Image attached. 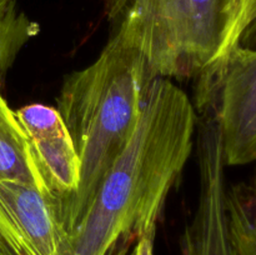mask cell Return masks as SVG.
Masks as SVG:
<instances>
[{
    "instance_id": "obj_1",
    "label": "cell",
    "mask_w": 256,
    "mask_h": 255,
    "mask_svg": "<svg viewBox=\"0 0 256 255\" xmlns=\"http://www.w3.org/2000/svg\"><path fill=\"white\" fill-rule=\"evenodd\" d=\"M196 112L168 78L150 82L132 139L69 232L65 255H109L122 238L156 234L168 194L194 145Z\"/></svg>"
},
{
    "instance_id": "obj_2",
    "label": "cell",
    "mask_w": 256,
    "mask_h": 255,
    "mask_svg": "<svg viewBox=\"0 0 256 255\" xmlns=\"http://www.w3.org/2000/svg\"><path fill=\"white\" fill-rule=\"evenodd\" d=\"M110 39L99 56L65 79L58 108L82 162L76 194L62 205L66 235L89 209L105 174L135 132L152 75L132 30L112 24Z\"/></svg>"
},
{
    "instance_id": "obj_3",
    "label": "cell",
    "mask_w": 256,
    "mask_h": 255,
    "mask_svg": "<svg viewBox=\"0 0 256 255\" xmlns=\"http://www.w3.org/2000/svg\"><path fill=\"white\" fill-rule=\"evenodd\" d=\"M248 0H172L182 78L199 80V108L212 102L219 78L242 45Z\"/></svg>"
},
{
    "instance_id": "obj_4",
    "label": "cell",
    "mask_w": 256,
    "mask_h": 255,
    "mask_svg": "<svg viewBox=\"0 0 256 255\" xmlns=\"http://www.w3.org/2000/svg\"><path fill=\"white\" fill-rule=\"evenodd\" d=\"M200 112L199 196L194 215L180 238V250L182 255H239L229 226L226 164L216 112L212 106Z\"/></svg>"
},
{
    "instance_id": "obj_5",
    "label": "cell",
    "mask_w": 256,
    "mask_h": 255,
    "mask_svg": "<svg viewBox=\"0 0 256 255\" xmlns=\"http://www.w3.org/2000/svg\"><path fill=\"white\" fill-rule=\"evenodd\" d=\"M66 240L56 198L0 178V250L10 255H65Z\"/></svg>"
},
{
    "instance_id": "obj_6",
    "label": "cell",
    "mask_w": 256,
    "mask_h": 255,
    "mask_svg": "<svg viewBox=\"0 0 256 255\" xmlns=\"http://www.w3.org/2000/svg\"><path fill=\"white\" fill-rule=\"evenodd\" d=\"M212 102L226 166L256 162V49L232 50Z\"/></svg>"
},
{
    "instance_id": "obj_7",
    "label": "cell",
    "mask_w": 256,
    "mask_h": 255,
    "mask_svg": "<svg viewBox=\"0 0 256 255\" xmlns=\"http://www.w3.org/2000/svg\"><path fill=\"white\" fill-rule=\"evenodd\" d=\"M29 136L50 192L59 200L60 210L80 185L82 162L74 142L56 108L29 104L15 110Z\"/></svg>"
},
{
    "instance_id": "obj_8",
    "label": "cell",
    "mask_w": 256,
    "mask_h": 255,
    "mask_svg": "<svg viewBox=\"0 0 256 255\" xmlns=\"http://www.w3.org/2000/svg\"><path fill=\"white\" fill-rule=\"evenodd\" d=\"M0 178L52 195L42 175L29 136L0 92ZM54 196V195H52Z\"/></svg>"
},
{
    "instance_id": "obj_9",
    "label": "cell",
    "mask_w": 256,
    "mask_h": 255,
    "mask_svg": "<svg viewBox=\"0 0 256 255\" xmlns=\"http://www.w3.org/2000/svg\"><path fill=\"white\" fill-rule=\"evenodd\" d=\"M39 32V24L20 9L18 0H0V92L18 55Z\"/></svg>"
},
{
    "instance_id": "obj_10",
    "label": "cell",
    "mask_w": 256,
    "mask_h": 255,
    "mask_svg": "<svg viewBox=\"0 0 256 255\" xmlns=\"http://www.w3.org/2000/svg\"><path fill=\"white\" fill-rule=\"evenodd\" d=\"M228 216L239 255H256V170L249 185L228 188Z\"/></svg>"
},
{
    "instance_id": "obj_11",
    "label": "cell",
    "mask_w": 256,
    "mask_h": 255,
    "mask_svg": "<svg viewBox=\"0 0 256 255\" xmlns=\"http://www.w3.org/2000/svg\"><path fill=\"white\" fill-rule=\"evenodd\" d=\"M252 40H256V0H248L242 44V42H252Z\"/></svg>"
},
{
    "instance_id": "obj_12",
    "label": "cell",
    "mask_w": 256,
    "mask_h": 255,
    "mask_svg": "<svg viewBox=\"0 0 256 255\" xmlns=\"http://www.w3.org/2000/svg\"><path fill=\"white\" fill-rule=\"evenodd\" d=\"M155 234L142 235L136 239L132 255H154Z\"/></svg>"
},
{
    "instance_id": "obj_13",
    "label": "cell",
    "mask_w": 256,
    "mask_h": 255,
    "mask_svg": "<svg viewBox=\"0 0 256 255\" xmlns=\"http://www.w3.org/2000/svg\"><path fill=\"white\" fill-rule=\"evenodd\" d=\"M0 255H10V254H8V252H2V250H0Z\"/></svg>"
}]
</instances>
